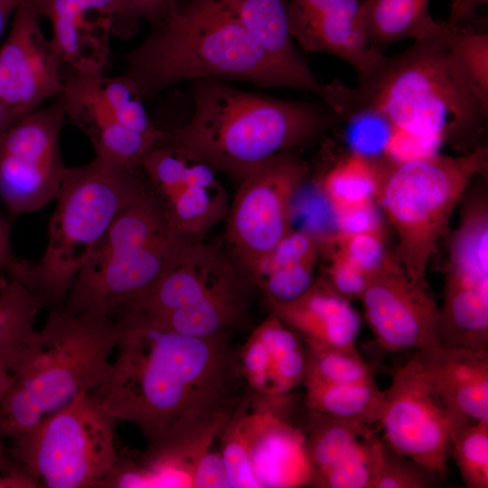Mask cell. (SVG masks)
Returning a JSON list of instances; mask_svg holds the SVG:
<instances>
[{"label":"cell","mask_w":488,"mask_h":488,"mask_svg":"<svg viewBox=\"0 0 488 488\" xmlns=\"http://www.w3.org/2000/svg\"><path fill=\"white\" fill-rule=\"evenodd\" d=\"M429 0H362L361 19L377 48L403 39L419 40L439 26L428 11Z\"/></svg>","instance_id":"obj_26"},{"label":"cell","mask_w":488,"mask_h":488,"mask_svg":"<svg viewBox=\"0 0 488 488\" xmlns=\"http://www.w3.org/2000/svg\"><path fill=\"white\" fill-rule=\"evenodd\" d=\"M122 0H45L43 15L64 67L88 77H102L108 63V42Z\"/></svg>","instance_id":"obj_17"},{"label":"cell","mask_w":488,"mask_h":488,"mask_svg":"<svg viewBox=\"0 0 488 488\" xmlns=\"http://www.w3.org/2000/svg\"><path fill=\"white\" fill-rule=\"evenodd\" d=\"M221 433L223 435L220 452L230 488H259L245 438L235 417L230 416Z\"/></svg>","instance_id":"obj_40"},{"label":"cell","mask_w":488,"mask_h":488,"mask_svg":"<svg viewBox=\"0 0 488 488\" xmlns=\"http://www.w3.org/2000/svg\"><path fill=\"white\" fill-rule=\"evenodd\" d=\"M238 21L272 58L320 98L322 83L296 46L289 24V0H223Z\"/></svg>","instance_id":"obj_25"},{"label":"cell","mask_w":488,"mask_h":488,"mask_svg":"<svg viewBox=\"0 0 488 488\" xmlns=\"http://www.w3.org/2000/svg\"><path fill=\"white\" fill-rule=\"evenodd\" d=\"M449 14L446 25L451 30H471L469 24L477 18L478 11L488 0H449Z\"/></svg>","instance_id":"obj_47"},{"label":"cell","mask_w":488,"mask_h":488,"mask_svg":"<svg viewBox=\"0 0 488 488\" xmlns=\"http://www.w3.org/2000/svg\"><path fill=\"white\" fill-rule=\"evenodd\" d=\"M164 0H122L120 15L114 26L113 33L127 37L136 32L140 19L150 23L159 14Z\"/></svg>","instance_id":"obj_46"},{"label":"cell","mask_w":488,"mask_h":488,"mask_svg":"<svg viewBox=\"0 0 488 488\" xmlns=\"http://www.w3.org/2000/svg\"><path fill=\"white\" fill-rule=\"evenodd\" d=\"M316 259L289 264L252 281L267 303L291 302L306 293L315 282Z\"/></svg>","instance_id":"obj_38"},{"label":"cell","mask_w":488,"mask_h":488,"mask_svg":"<svg viewBox=\"0 0 488 488\" xmlns=\"http://www.w3.org/2000/svg\"><path fill=\"white\" fill-rule=\"evenodd\" d=\"M136 170L98 155L67 167L44 253L33 264L17 258L7 276L23 282L46 305L61 306L116 217L148 187Z\"/></svg>","instance_id":"obj_6"},{"label":"cell","mask_w":488,"mask_h":488,"mask_svg":"<svg viewBox=\"0 0 488 488\" xmlns=\"http://www.w3.org/2000/svg\"><path fill=\"white\" fill-rule=\"evenodd\" d=\"M346 121V137L352 152L373 158H385L394 129L379 113L368 108L346 111L337 117Z\"/></svg>","instance_id":"obj_37"},{"label":"cell","mask_w":488,"mask_h":488,"mask_svg":"<svg viewBox=\"0 0 488 488\" xmlns=\"http://www.w3.org/2000/svg\"><path fill=\"white\" fill-rule=\"evenodd\" d=\"M16 120L17 118L0 99V136Z\"/></svg>","instance_id":"obj_53"},{"label":"cell","mask_w":488,"mask_h":488,"mask_svg":"<svg viewBox=\"0 0 488 488\" xmlns=\"http://www.w3.org/2000/svg\"><path fill=\"white\" fill-rule=\"evenodd\" d=\"M360 299L366 321L382 348L397 352L439 345L437 305L427 289L388 257L369 277Z\"/></svg>","instance_id":"obj_14"},{"label":"cell","mask_w":488,"mask_h":488,"mask_svg":"<svg viewBox=\"0 0 488 488\" xmlns=\"http://www.w3.org/2000/svg\"><path fill=\"white\" fill-rule=\"evenodd\" d=\"M321 244L316 236L305 230L292 229L259 263L249 278L252 282L278 267L305 260H317Z\"/></svg>","instance_id":"obj_41"},{"label":"cell","mask_w":488,"mask_h":488,"mask_svg":"<svg viewBox=\"0 0 488 488\" xmlns=\"http://www.w3.org/2000/svg\"><path fill=\"white\" fill-rule=\"evenodd\" d=\"M192 83V117L184 127L166 131L162 144L239 183L274 155L310 143L337 119L324 103L272 98L218 80Z\"/></svg>","instance_id":"obj_4"},{"label":"cell","mask_w":488,"mask_h":488,"mask_svg":"<svg viewBox=\"0 0 488 488\" xmlns=\"http://www.w3.org/2000/svg\"><path fill=\"white\" fill-rule=\"evenodd\" d=\"M100 90L105 103L123 127L145 135H164L165 131L159 129L148 117L139 89L129 77L103 76Z\"/></svg>","instance_id":"obj_35"},{"label":"cell","mask_w":488,"mask_h":488,"mask_svg":"<svg viewBox=\"0 0 488 488\" xmlns=\"http://www.w3.org/2000/svg\"><path fill=\"white\" fill-rule=\"evenodd\" d=\"M199 240L167 224L148 186L116 217L61 305L76 314L116 317Z\"/></svg>","instance_id":"obj_7"},{"label":"cell","mask_w":488,"mask_h":488,"mask_svg":"<svg viewBox=\"0 0 488 488\" xmlns=\"http://www.w3.org/2000/svg\"><path fill=\"white\" fill-rule=\"evenodd\" d=\"M167 224L175 231L200 239L228 212L227 197L221 185H183L158 202Z\"/></svg>","instance_id":"obj_29"},{"label":"cell","mask_w":488,"mask_h":488,"mask_svg":"<svg viewBox=\"0 0 488 488\" xmlns=\"http://www.w3.org/2000/svg\"><path fill=\"white\" fill-rule=\"evenodd\" d=\"M436 337L442 346L488 352V244L477 236L450 242Z\"/></svg>","instance_id":"obj_15"},{"label":"cell","mask_w":488,"mask_h":488,"mask_svg":"<svg viewBox=\"0 0 488 488\" xmlns=\"http://www.w3.org/2000/svg\"><path fill=\"white\" fill-rule=\"evenodd\" d=\"M66 116L62 97L17 119L0 136V196L14 216L55 200L65 170L59 138Z\"/></svg>","instance_id":"obj_12"},{"label":"cell","mask_w":488,"mask_h":488,"mask_svg":"<svg viewBox=\"0 0 488 488\" xmlns=\"http://www.w3.org/2000/svg\"><path fill=\"white\" fill-rule=\"evenodd\" d=\"M447 47L471 89L488 107V33L480 30L448 28Z\"/></svg>","instance_id":"obj_34"},{"label":"cell","mask_w":488,"mask_h":488,"mask_svg":"<svg viewBox=\"0 0 488 488\" xmlns=\"http://www.w3.org/2000/svg\"><path fill=\"white\" fill-rule=\"evenodd\" d=\"M251 284L230 266L197 302L158 316L144 315L161 328L184 335L229 333L246 316Z\"/></svg>","instance_id":"obj_24"},{"label":"cell","mask_w":488,"mask_h":488,"mask_svg":"<svg viewBox=\"0 0 488 488\" xmlns=\"http://www.w3.org/2000/svg\"><path fill=\"white\" fill-rule=\"evenodd\" d=\"M108 380L90 392L115 420L134 425L147 452L193 456L230 419L241 376L229 333L184 335L126 306Z\"/></svg>","instance_id":"obj_1"},{"label":"cell","mask_w":488,"mask_h":488,"mask_svg":"<svg viewBox=\"0 0 488 488\" xmlns=\"http://www.w3.org/2000/svg\"><path fill=\"white\" fill-rule=\"evenodd\" d=\"M424 377L471 421L488 420V352L438 345L412 357Z\"/></svg>","instance_id":"obj_22"},{"label":"cell","mask_w":488,"mask_h":488,"mask_svg":"<svg viewBox=\"0 0 488 488\" xmlns=\"http://www.w3.org/2000/svg\"><path fill=\"white\" fill-rule=\"evenodd\" d=\"M337 249L369 277L388 258L383 230L334 237Z\"/></svg>","instance_id":"obj_42"},{"label":"cell","mask_w":488,"mask_h":488,"mask_svg":"<svg viewBox=\"0 0 488 488\" xmlns=\"http://www.w3.org/2000/svg\"><path fill=\"white\" fill-rule=\"evenodd\" d=\"M309 410L365 425L379 423L384 403V390L374 378L346 384L305 385Z\"/></svg>","instance_id":"obj_28"},{"label":"cell","mask_w":488,"mask_h":488,"mask_svg":"<svg viewBox=\"0 0 488 488\" xmlns=\"http://www.w3.org/2000/svg\"><path fill=\"white\" fill-rule=\"evenodd\" d=\"M61 95L66 115L91 142L96 155L129 168L141 166L144 157L163 143V136H151L123 127L105 103L100 79L63 68Z\"/></svg>","instance_id":"obj_18"},{"label":"cell","mask_w":488,"mask_h":488,"mask_svg":"<svg viewBox=\"0 0 488 488\" xmlns=\"http://www.w3.org/2000/svg\"><path fill=\"white\" fill-rule=\"evenodd\" d=\"M435 473L401 455L382 441L371 488H427L435 485Z\"/></svg>","instance_id":"obj_39"},{"label":"cell","mask_w":488,"mask_h":488,"mask_svg":"<svg viewBox=\"0 0 488 488\" xmlns=\"http://www.w3.org/2000/svg\"><path fill=\"white\" fill-rule=\"evenodd\" d=\"M115 421L90 393H80L12 437L6 452L42 487H100L119 457Z\"/></svg>","instance_id":"obj_9"},{"label":"cell","mask_w":488,"mask_h":488,"mask_svg":"<svg viewBox=\"0 0 488 488\" xmlns=\"http://www.w3.org/2000/svg\"><path fill=\"white\" fill-rule=\"evenodd\" d=\"M23 0H0V38L11 16Z\"/></svg>","instance_id":"obj_51"},{"label":"cell","mask_w":488,"mask_h":488,"mask_svg":"<svg viewBox=\"0 0 488 488\" xmlns=\"http://www.w3.org/2000/svg\"><path fill=\"white\" fill-rule=\"evenodd\" d=\"M29 346L0 351V398L14 379V372L23 361Z\"/></svg>","instance_id":"obj_48"},{"label":"cell","mask_w":488,"mask_h":488,"mask_svg":"<svg viewBox=\"0 0 488 488\" xmlns=\"http://www.w3.org/2000/svg\"><path fill=\"white\" fill-rule=\"evenodd\" d=\"M8 281V276H5V273L0 271V290L5 286Z\"/></svg>","instance_id":"obj_54"},{"label":"cell","mask_w":488,"mask_h":488,"mask_svg":"<svg viewBox=\"0 0 488 488\" xmlns=\"http://www.w3.org/2000/svg\"><path fill=\"white\" fill-rule=\"evenodd\" d=\"M45 0H23L0 48V99L19 119L64 90L63 61L41 26Z\"/></svg>","instance_id":"obj_13"},{"label":"cell","mask_w":488,"mask_h":488,"mask_svg":"<svg viewBox=\"0 0 488 488\" xmlns=\"http://www.w3.org/2000/svg\"><path fill=\"white\" fill-rule=\"evenodd\" d=\"M384 394L379 424L385 443L438 476H445L455 433L474 421L443 397L412 358L395 372Z\"/></svg>","instance_id":"obj_10"},{"label":"cell","mask_w":488,"mask_h":488,"mask_svg":"<svg viewBox=\"0 0 488 488\" xmlns=\"http://www.w3.org/2000/svg\"><path fill=\"white\" fill-rule=\"evenodd\" d=\"M270 314L296 333L305 344L354 349L361 319L349 299L326 280H318L300 297L287 303H267Z\"/></svg>","instance_id":"obj_21"},{"label":"cell","mask_w":488,"mask_h":488,"mask_svg":"<svg viewBox=\"0 0 488 488\" xmlns=\"http://www.w3.org/2000/svg\"><path fill=\"white\" fill-rule=\"evenodd\" d=\"M305 163L288 150L269 158L239 183L228 209L225 237L250 275L292 230V202Z\"/></svg>","instance_id":"obj_11"},{"label":"cell","mask_w":488,"mask_h":488,"mask_svg":"<svg viewBox=\"0 0 488 488\" xmlns=\"http://www.w3.org/2000/svg\"><path fill=\"white\" fill-rule=\"evenodd\" d=\"M192 482L194 488H230L220 451H211L209 447L194 458Z\"/></svg>","instance_id":"obj_45"},{"label":"cell","mask_w":488,"mask_h":488,"mask_svg":"<svg viewBox=\"0 0 488 488\" xmlns=\"http://www.w3.org/2000/svg\"><path fill=\"white\" fill-rule=\"evenodd\" d=\"M448 28L440 22L430 35L404 52L384 56L377 68L352 88L326 83L324 102L338 116L368 108L399 132L441 144L477 133L488 116L455 64L447 47Z\"/></svg>","instance_id":"obj_3"},{"label":"cell","mask_w":488,"mask_h":488,"mask_svg":"<svg viewBox=\"0 0 488 488\" xmlns=\"http://www.w3.org/2000/svg\"><path fill=\"white\" fill-rule=\"evenodd\" d=\"M327 274L328 284L350 301L360 298L369 280V276L353 265L338 249L332 256Z\"/></svg>","instance_id":"obj_43"},{"label":"cell","mask_w":488,"mask_h":488,"mask_svg":"<svg viewBox=\"0 0 488 488\" xmlns=\"http://www.w3.org/2000/svg\"><path fill=\"white\" fill-rule=\"evenodd\" d=\"M389 160L351 151L321 180V190L333 212L374 201Z\"/></svg>","instance_id":"obj_27"},{"label":"cell","mask_w":488,"mask_h":488,"mask_svg":"<svg viewBox=\"0 0 488 488\" xmlns=\"http://www.w3.org/2000/svg\"><path fill=\"white\" fill-rule=\"evenodd\" d=\"M259 488L296 487L311 483L305 433L272 409L235 414Z\"/></svg>","instance_id":"obj_19"},{"label":"cell","mask_w":488,"mask_h":488,"mask_svg":"<svg viewBox=\"0 0 488 488\" xmlns=\"http://www.w3.org/2000/svg\"><path fill=\"white\" fill-rule=\"evenodd\" d=\"M362 0H289L295 42L305 52L333 55L356 71L359 80L384 58L369 40L361 19Z\"/></svg>","instance_id":"obj_16"},{"label":"cell","mask_w":488,"mask_h":488,"mask_svg":"<svg viewBox=\"0 0 488 488\" xmlns=\"http://www.w3.org/2000/svg\"><path fill=\"white\" fill-rule=\"evenodd\" d=\"M382 441L372 431L361 436L312 485L322 488H371Z\"/></svg>","instance_id":"obj_33"},{"label":"cell","mask_w":488,"mask_h":488,"mask_svg":"<svg viewBox=\"0 0 488 488\" xmlns=\"http://www.w3.org/2000/svg\"><path fill=\"white\" fill-rule=\"evenodd\" d=\"M239 363L241 376L257 395L284 397L303 384L305 345L296 333L270 314L243 345Z\"/></svg>","instance_id":"obj_20"},{"label":"cell","mask_w":488,"mask_h":488,"mask_svg":"<svg viewBox=\"0 0 488 488\" xmlns=\"http://www.w3.org/2000/svg\"><path fill=\"white\" fill-rule=\"evenodd\" d=\"M305 345L306 367L303 384H346L373 378L356 348L340 349Z\"/></svg>","instance_id":"obj_32"},{"label":"cell","mask_w":488,"mask_h":488,"mask_svg":"<svg viewBox=\"0 0 488 488\" xmlns=\"http://www.w3.org/2000/svg\"><path fill=\"white\" fill-rule=\"evenodd\" d=\"M118 334L116 317L52 307L0 398V437L30 430L79 394L104 383Z\"/></svg>","instance_id":"obj_5"},{"label":"cell","mask_w":488,"mask_h":488,"mask_svg":"<svg viewBox=\"0 0 488 488\" xmlns=\"http://www.w3.org/2000/svg\"><path fill=\"white\" fill-rule=\"evenodd\" d=\"M41 484L24 469L0 474V488H38Z\"/></svg>","instance_id":"obj_50"},{"label":"cell","mask_w":488,"mask_h":488,"mask_svg":"<svg viewBox=\"0 0 488 488\" xmlns=\"http://www.w3.org/2000/svg\"><path fill=\"white\" fill-rule=\"evenodd\" d=\"M145 40L126 54V73L143 98L183 81L241 80L307 91L272 58L223 0H164Z\"/></svg>","instance_id":"obj_2"},{"label":"cell","mask_w":488,"mask_h":488,"mask_svg":"<svg viewBox=\"0 0 488 488\" xmlns=\"http://www.w3.org/2000/svg\"><path fill=\"white\" fill-rule=\"evenodd\" d=\"M487 147L387 164L375 197L398 236L395 259L427 286V270L471 182L487 170Z\"/></svg>","instance_id":"obj_8"},{"label":"cell","mask_w":488,"mask_h":488,"mask_svg":"<svg viewBox=\"0 0 488 488\" xmlns=\"http://www.w3.org/2000/svg\"><path fill=\"white\" fill-rule=\"evenodd\" d=\"M21 469L23 467L8 455L3 438H0V474L13 473Z\"/></svg>","instance_id":"obj_52"},{"label":"cell","mask_w":488,"mask_h":488,"mask_svg":"<svg viewBox=\"0 0 488 488\" xmlns=\"http://www.w3.org/2000/svg\"><path fill=\"white\" fill-rule=\"evenodd\" d=\"M16 260L11 249L10 225L0 213V271L7 273Z\"/></svg>","instance_id":"obj_49"},{"label":"cell","mask_w":488,"mask_h":488,"mask_svg":"<svg viewBox=\"0 0 488 488\" xmlns=\"http://www.w3.org/2000/svg\"><path fill=\"white\" fill-rule=\"evenodd\" d=\"M374 201L333 211L334 237L382 230L381 218Z\"/></svg>","instance_id":"obj_44"},{"label":"cell","mask_w":488,"mask_h":488,"mask_svg":"<svg viewBox=\"0 0 488 488\" xmlns=\"http://www.w3.org/2000/svg\"><path fill=\"white\" fill-rule=\"evenodd\" d=\"M230 266L213 247L199 240L126 306L134 307L147 317L188 306L197 302Z\"/></svg>","instance_id":"obj_23"},{"label":"cell","mask_w":488,"mask_h":488,"mask_svg":"<svg viewBox=\"0 0 488 488\" xmlns=\"http://www.w3.org/2000/svg\"><path fill=\"white\" fill-rule=\"evenodd\" d=\"M45 306L40 296L8 277L0 290V351L31 345L37 335L36 317Z\"/></svg>","instance_id":"obj_31"},{"label":"cell","mask_w":488,"mask_h":488,"mask_svg":"<svg viewBox=\"0 0 488 488\" xmlns=\"http://www.w3.org/2000/svg\"><path fill=\"white\" fill-rule=\"evenodd\" d=\"M451 454L466 487H488V420L459 428L452 438Z\"/></svg>","instance_id":"obj_36"},{"label":"cell","mask_w":488,"mask_h":488,"mask_svg":"<svg viewBox=\"0 0 488 488\" xmlns=\"http://www.w3.org/2000/svg\"><path fill=\"white\" fill-rule=\"evenodd\" d=\"M369 425L309 410L305 427V451L311 483L326 473L361 436Z\"/></svg>","instance_id":"obj_30"}]
</instances>
